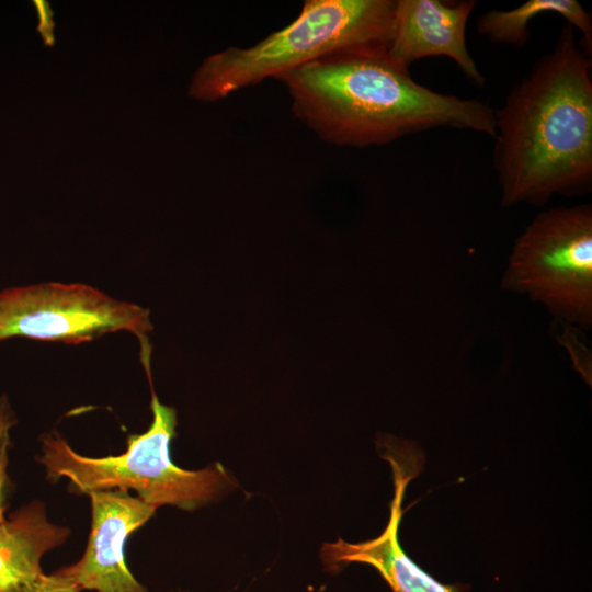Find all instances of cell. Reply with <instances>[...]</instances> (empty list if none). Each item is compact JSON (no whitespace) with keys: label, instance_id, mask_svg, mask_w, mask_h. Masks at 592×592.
Here are the masks:
<instances>
[{"label":"cell","instance_id":"8","mask_svg":"<svg viewBox=\"0 0 592 592\" xmlns=\"http://www.w3.org/2000/svg\"><path fill=\"white\" fill-rule=\"evenodd\" d=\"M475 0H395L386 48L400 66L422 58L445 56L478 87L486 82L466 44V26Z\"/></svg>","mask_w":592,"mask_h":592},{"label":"cell","instance_id":"7","mask_svg":"<svg viewBox=\"0 0 592 592\" xmlns=\"http://www.w3.org/2000/svg\"><path fill=\"white\" fill-rule=\"evenodd\" d=\"M91 501V531L82 557L75 563L55 570L81 591L149 592L129 571L125 544L143 526L156 508L127 490L113 489L88 493Z\"/></svg>","mask_w":592,"mask_h":592},{"label":"cell","instance_id":"13","mask_svg":"<svg viewBox=\"0 0 592 592\" xmlns=\"http://www.w3.org/2000/svg\"><path fill=\"white\" fill-rule=\"evenodd\" d=\"M16 592H81L71 581L55 573L43 574L36 581L22 587Z\"/></svg>","mask_w":592,"mask_h":592},{"label":"cell","instance_id":"2","mask_svg":"<svg viewBox=\"0 0 592 592\" xmlns=\"http://www.w3.org/2000/svg\"><path fill=\"white\" fill-rule=\"evenodd\" d=\"M277 80L289 93L294 115L337 146H380L440 127L496 135L492 107L420 84L389 56L386 44L337 50Z\"/></svg>","mask_w":592,"mask_h":592},{"label":"cell","instance_id":"6","mask_svg":"<svg viewBox=\"0 0 592 592\" xmlns=\"http://www.w3.org/2000/svg\"><path fill=\"white\" fill-rule=\"evenodd\" d=\"M151 330L148 309L87 284L47 282L0 292V341L21 337L79 344L117 331L139 341Z\"/></svg>","mask_w":592,"mask_h":592},{"label":"cell","instance_id":"15","mask_svg":"<svg viewBox=\"0 0 592 592\" xmlns=\"http://www.w3.org/2000/svg\"><path fill=\"white\" fill-rule=\"evenodd\" d=\"M178 592H186V591H178Z\"/></svg>","mask_w":592,"mask_h":592},{"label":"cell","instance_id":"12","mask_svg":"<svg viewBox=\"0 0 592 592\" xmlns=\"http://www.w3.org/2000/svg\"><path fill=\"white\" fill-rule=\"evenodd\" d=\"M15 423V418L3 396L0 398V523L4 521L7 510L8 478V449L10 446V430Z\"/></svg>","mask_w":592,"mask_h":592},{"label":"cell","instance_id":"4","mask_svg":"<svg viewBox=\"0 0 592 592\" xmlns=\"http://www.w3.org/2000/svg\"><path fill=\"white\" fill-rule=\"evenodd\" d=\"M395 0H306L298 16L255 45L228 47L194 73L190 95L206 102L349 47L387 44Z\"/></svg>","mask_w":592,"mask_h":592},{"label":"cell","instance_id":"9","mask_svg":"<svg viewBox=\"0 0 592 592\" xmlns=\"http://www.w3.org/2000/svg\"><path fill=\"white\" fill-rule=\"evenodd\" d=\"M387 458L394 471L395 494L385 530L377 537L361 543H346L342 538L326 543L321 548L325 569L338 572L349 563H366L378 571L391 592H463L455 584H444L435 580L401 548L398 540L401 503L406 487L414 475L412 469H407L392 455Z\"/></svg>","mask_w":592,"mask_h":592},{"label":"cell","instance_id":"10","mask_svg":"<svg viewBox=\"0 0 592 592\" xmlns=\"http://www.w3.org/2000/svg\"><path fill=\"white\" fill-rule=\"evenodd\" d=\"M69 530L48 521L34 501L0 523V592H16L39 579L42 557L65 543Z\"/></svg>","mask_w":592,"mask_h":592},{"label":"cell","instance_id":"1","mask_svg":"<svg viewBox=\"0 0 592 592\" xmlns=\"http://www.w3.org/2000/svg\"><path fill=\"white\" fill-rule=\"evenodd\" d=\"M592 56L566 23L554 48L494 111L501 206L545 205L592 186Z\"/></svg>","mask_w":592,"mask_h":592},{"label":"cell","instance_id":"14","mask_svg":"<svg viewBox=\"0 0 592 592\" xmlns=\"http://www.w3.org/2000/svg\"><path fill=\"white\" fill-rule=\"evenodd\" d=\"M34 4L37 16H38V26L37 32L41 34V37L46 46H54L55 35H54V11L52 10L49 2L46 0H34Z\"/></svg>","mask_w":592,"mask_h":592},{"label":"cell","instance_id":"5","mask_svg":"<svg viewBox=\"0 0 592 592\" xmlns=\"http://www.w3.org/2000/svg\"><path fill=\"white\" fill-rule=\"evenodd\" d=\"M502 288L528 296L556 318L592 323V206H557L537 214L516 238Z\"/></svg>","mask_w":592,"mask_h":592},{"label":"cell","instance_id":"3","mask_svg":"<svg viewBox=\"0 0 592 592\" xmlns=\"http://www.w3.org/2000/svg\"><path fill=\"white\" fill-rule=\"evenodd\" d=\"M151 344L140 343V360L151 389L152 422L141 434L127 439V448L117 456L88 457L75 452L57 432L42 437V456L47 478H67L73 491L135 490L147 504L174 505L194 510L214 501L236 482L220 464L201 470L178 467L170 457L175 434L177 411L159 401L150 368Z\"/></svg>","mask_w":592,"mask_h":592},{"label":"cell","instance_id":"11","mask_svg":"<svg viewBox=\"0 0 592 592\" xmlns=\"http://www.w3.org/2000/svg\"><path fill=\"white\" fill-rule=\"evenodd\" d=\"M543 13L562 15L580 31V45L592 56V18L577 0H528L511 10H489L477 19V32L491 43L524 47L530 20Z\"/></svg>","mask_w":592,"mask_h":592}]
</instances>
